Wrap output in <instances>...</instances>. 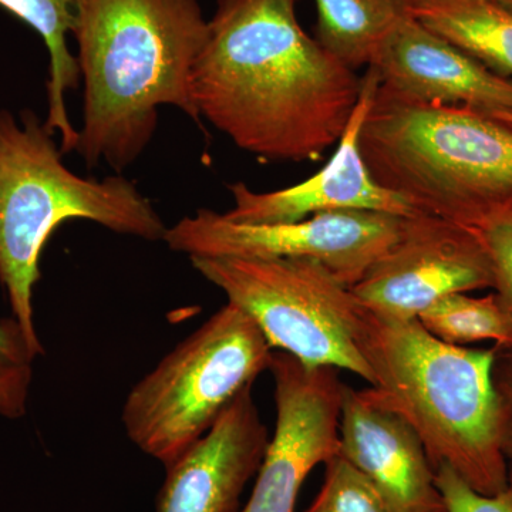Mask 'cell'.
Returning a JSON list of instances; mask_svg holds the SVG:
<instances>
[{
    "instance_id": "6da1fadb",
    "label": "cell",
    "mask_w": 512,
    "mask_h": 512,
    "mask_svg": "<svg viewBox=\"0 0 512 512\" xmlns=\"http://www.w3.org/2000/svg\"><path fill=\"white\" fill-rule=\"evenodd\" d=\"M301 0H215L191 76L200 119L264 161H319L348 127L363 79L298 19Z\"/></svg>"
},
{
    "instance_id": "7a4b0ae2",
    "label": "cell",
    "mask_w": 512,
    "mask_h": 512,
    "mask_svg": "<svg viewBox=\"0 0 512 512\" xmlns=\"http://www.w3.org/2000/svg\"><path fill=\"white\" fill-rule=\"evenodd\" d=\"M72 35L83 82L76 151L87 167L103 163L120 174L136 163L161 107L201 123L191 76L208 20L198 0H76Z\"/></svg>"
},
{
    "instance_id": "3957f363",
    "label": "cell",
    "mask_w": 512,
    "mask_h": 512,
    "mask_svg": "<svg viewBox=\"0 0 512 512\" xmlns=\"http://www.w3.org/2000/svg\"><path fill=\"white\" fill-rule=\"evenodd\" d=\"M379 399L414 430L431 466L447 464L478 493L510 483L503 410L494 382L500 349H470L434 338L419 319L365 306L357 336Z\"/></svg>"
},
{
    "instance_id": "277c9868",
    "label": "cell",
    "mask_w": 512,
    "mask_h": 512,
    "mask_svg": "<svg viewBox=\"0 0 512 512\" xmlns=\"http://www.w3.org/2000/svg\"><path fill=\"white\" fill-rule=\"evenodd\" d=\"M359 148L373 180L419 214L480 232L512 217V124L491 114L379 84Z\"/></svg>"
},
{
    "instance_id": "5b68a950",
    "label": "cell",
    "mask_w": 512,
    "mask_h": 512,
    "mask_svg": "<svg viewBox=\"0 0 512 512\" xmlns=\"http://www.w3.org/2000/svg\"><path fill=\"white\" fill-rule=\"evenodd\" d=\"M35 113L0 111V282L33 357L43 355L33 322V289L47 241L63 222L87 220L121 235L164 241L167 225L123 175L83 178Z\"/></svg>"
},
{
    "instance_id": "8992f818",
    "label": "cell",
    "mask_w": 512,
    "mask_h": 512,
    "mask_svg": "<svg viewBox=\"0 0 512 512\" xmlns=\"http://www.w3.org/2000/svg\"><path fill=\"white\" fill-rule=\"evenodd\" d=\"M272 353L254 320L228 302L127 394L121 420L128 439L173 466L269 369Z\"/></svg>"
},
{
    "instance_id": "52a82bcc",
    "label": "cell",
    "mask_w": 512,
    "mask_h": 512,
    "mask_svg": "<svg viewBox=\"0 0 512 512\" xmlns=\"http://www.w3.org/2000/svg\"><path fill=\"white\" fill-rule=\"evenodd\" d=\"M190 261L254 320L272 349L308 367L348 370L372 384L357 346L365 306L325 265L302 258Z\"/></svg>"
},
{
    "instance_id": "ba28073f",
    "label": "cell",
    "mask_w": 512,
    "mask_h": 512,
    "mask_svg": "<svg viewBox=\"0 0 512 512\" xmlns=\"http://www.w3.org/2000/svg\"><path fill=\"white\" fill-rule=\"evenodd\" d=\"M403 217L383 212H320L298 222L242 224L198 210L167 228L164 242L188 258L313 259L355 286L399 237Z\"/></svg>"
},
{
    "instance_id": "9c48e42d",
    "label": "cell",
    "mask_w": 512,
    "mask_h": 512,
    "mask_svg": "<svg viewBox=\"0 0 512 512\" xmlns=\"http://www.w3.org/2000/svg\"><path fill=\"white\" fill-rule=\"evenodd\" d=\"M494 286L493 259L483 232L417 214L404 218L399 237L352 291L370 311L417 319L444 296Z\"/></svg>"
},
{
    "instance_id": "30bf717a",
    "label": "cell",
    "mask_w": 512,
    "mask_h": 512,
    "mask_svg": "<svg viewBox=\"0 0 512 512\" xmlns=\"http://www.w3.org/2000/svg\"><path fill=\"white\" fill-rule=\"evenodd\" d=\"M276 429L241 512H295L303 481L339 453L343 382L335 367H308L272 353Z\"/></svg>"
},
{
    "instance_id": "8fae6325",
    "label": "cell",
    "mask_w": 512,
    "mask_h": 512,
    "mask_svg": "<svg viewBox=\"0 0 512 512\" xmlns=\"http://www.w3.org/2000/svg\"><path fill=\"white\" fill-rule=\"evenodd\" d=\"M375 67H367L362 92L345 133L328 164L301 184L271 192L252 191L247 184L228 185L234 207L228 220L242 224L298 222L320 212L360 210L409 218L419 214L399 195L373 180L359 148L360 128L379 87Z\"/></svg>"
},
{
    "instance_id": "7c38bea8",
    "label": "cell",
    "mask_w": 512,
    "mask_h": 512,
    "mask_svg": "<svg viewBox=\"0 0 512 512\" xmlns=\"http://www.w3.org/2000/svg\"><path fill=\"white\" fill-rule=\"evenodd\" d=\"M339 454L369 478L392 512H446L419 436L372 387L343 383Z\"/></svg>"
},
{
    "instance_id": "4fadbf2b",
    "label": "cell",
    "mask_w": 512,
    "mask_h": 512,
    "mask_svg": "<svg viewBox=\"0 0 512 512\" xmlns=\"http://www.w3.org/2000/svg\"><path fill=\"white\" fill-rule=\"evenodd\" d=\"M268 444V429L251 386L201 440L165 468L156 512H238L241 495L258 474Z\"/></svg>"
},
{
    "instance_id": "5bb4252c",
    "label": "cell",
    "mask_w": 512,
    "mask_h": 512,
    "mask_svg": "<svg viewBox=\"0 0 512 512\" xmlns=\"http://www.w3.org/2000/svg\"><path fill=\"white\" fill-rule=\"evenodd\" d=\"M372 66L383 89L406 99L467 106L491 116L512 111V77L488 69L412 15L397 26Z\"/></svg>"
},
{
    "instance_id": "9a60e30c",
    "label": "cell",
    "mask_w": 512,
    "mask_h": 512,
    "mask_svg": "<svg viewBox=\"0 0 512 512\" xmlns=\"http://www.w3.org/2000/svg\"><path fill=\"white\" fill-rule=\"evenodd\" d=\"M410 15L488 69L512 77V8L503 0H410Z\"/></svg>"
},
{
    "instance_id": "2e32d148",
    "label": "cell",
    "mask_w": 512,
    "mask_h": 512,
    "mask_svg": "<svg viewBox=\"0 0 512 512\" xmlns=\"http://www.w3.org/2000/svg\"><path fill=\"white\" fill-rule=\"evenodd\" d=\"M0 8L26 23L45 42L50 59L45 126L53 136H59L63 154L76 150L79 131L66 104L67 94L80 82L79 64L67 45V35L76 22V0H0Z\"/></svg>"
},
{
    "instance_id": "e0dca14e",
    "label": "cell",
    "mask_w": 512,
    "mask_h": 512,
    "mask_svg": "<svg viewBox=\"0 0 512 512\" xmlns=\"http://www.w3.org/2000/svg\"><path fill=\"white\" fill-rule=\"evenodd\" d=\"M315 39L350 70L372 66L397 26L410 16V0H315Z\"/></svg>"
},
{
    "instance_id": "ac0fdd59",
    "label": "cell",
    "mask_w": 512,
    "mask_h": 512,
    "mask_svg": "<svg viewBox=\"0 0 512 512\" xmlns=\"http://www.w3.org/2000/svg\"><path fill=\"white\" fill-rule=\"evenodd\" d=\"M417 319L434 338L450 345L494 342L498 349L512 352V311L497 292L485 296L466 292L444 296Z\"/></svg>"
},
{
    "instance_id": "d6986e66",
    "label": "cell",
    "mask_w": 512,
    "mask_h": 512,
    "mask_svg": "<svg viewBox=\"0 0 512 512\" xmlns=\"http://www.w3.org/2000/svg\"><path fill=\"white\" fill-rule=\"evenodd\" d=\"M305 512H392L369 478L345 457L336 454L325 463L322 490Z\"/></svg>"
},
{
    "instance_id": "ffe728a7",
    "label": "cell",
    "mask_w": 512,
    "mask_h": 512,
    "mask_svg": "<svg viewBox=\"0 0 512 512\" xmlns=\"http://www.w3.org/2000/svg\"><path fill=\"white\" fill-rule=\"evenodd\" d=\"M436 484L446 512H512V476L505 490L485 495L471 488L447 464L436 470Z\"/></svg>"
},
{
    "instance_id": "44dd1931",
    "label": "cell",
    "mask_w": 512,
    "mask_h": 512,
    "mask_svg": "<svg viewBox=\"0 0 512 512\" xmlns=\"http://www.w3.org/2000/svg\"><path fill=\"white\" fill-rule=\"evenodd\" d=\"M483 234L494 264V292L512 311V217L495 222Z\"/></svg>"
},
{
    "instance_id": "7402d4cb",
    "label": "cell",
    "mask_w": 512,
    "mask_h": 512,
    "mask_svg": "<svg viewBox=\"0 0 512 512\" xmlns=\"http://www.w3.org/2000/svg\"><path fill=\"white\" fill-rule=\"evenodd\" d=\"M30 382V363H19L0 356V414L10 419H18L25 414Z\"/></svg>"
},
{
    "instance_id": "603a6c76",
    "label": "cell",
    "mask_w": 512,
    "mask_h": 512,
    "mask_svg": "<svg viewBox=\"0 0 512 512\" xmlns=\"http://www.w3.org/2000/svg\"><path fill=\"white\" fill-rule=\"evenodd\" d=\"M494 382L503 410V451L512 476V352H498L494 365Z\"/></svg>"
},
{
    "instance_id": "cb8c5ba5",
    "label": "cell",
    "mask_w": 512,
    "mask_h": 512,
    "mask_svg": "<svg viewBox=\"0 0 512 512\" xmlns=\"http://www.w3.org/2000/svg\"><path fill=\"white\" fill-rule=\"evenodd\" d=\"M0 356L19 363H32L35 359L15 319L0 322Z\"/></svg>"
},
{
    "instance_id": "d4e9b609",
    "label": "cell",
    "mask_w": 512,
    "mask_h": 512,
    "mask_svg": "<svg viewBox=\"0 0 512 512\" xmlns=\"http://www.w3.org/2000/svg\"><path fill=\"white\" fill-rule=\"evenodd\" d=\"M494 117L495 119L505 121V123L512 124V111H508V113L495 114Z\"/></svg>"
},
{
    "instance_id": "484cf974",
    "label": "cell",
    "mask_w": 512,
    "mask_h": 512,
    "mask_svg": "<svg viewBox=\"0 0 512 512\" xmlns=\"http://www.w3.org/2000/svg\"><path fill=\"white\" fill-rule=\"evenodd\" d=\"M503 2L505 3V5L511 6L512 8V0H503Z\"/></svg>"
}]
</instances>
